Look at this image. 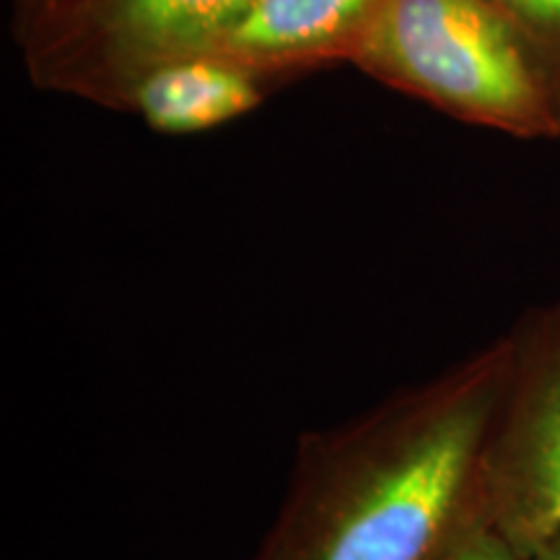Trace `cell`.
<instances>
[{
	"mask_svg": "<svg viewBox=\"0 0 560 560\" xmlns=\"http://www.w3.org/2000/svg\"><path fill=\"white\" fill-rule=\"evenodd\" d=\"M52 0H13V11H16V30L24 26L26 21L37 16L42 9H47Z\"/></svg>",
	"mask_w": 560,
	"mask_h": 560,
	"instance_id": "9",
	"label": "cell"
},
{
	"mask_svg": "<svg viewBox=\"0 0 560 560\" xmlns=\"http://www.w3.org/2000/svg\"><path fill=\"white\" fill-rule=\"evenodd\" d=\"M384 0H249L213 50L272 81L350 62Z\"/></svg>",
	"mask_w": 560,
	"mask_h": 560,
	"instance_id": "6",
	"label": "cell"
},
{
	"mask_svg": "<svg viewBox=\"0 0 560 560\" xmlns=\"http://www.w3.org/2000/svg\"><path fill=\"white\" fill-rule=\"evenodd\" d=\"M488 520L524 558L560 532V342L488 450Z\"/></svg>",
	"mask_w": 560,
	"mask_h": 560,
	"instance_id": "4",
	"label": "cell"
},
{
	"mask_svg": "<svg viewBox=\"0 0 560 560\" xmlns=\"http://www.w3.org/2000/svg\"><path fill=\"white\" fill-rule=\"evenodd\" d=\"M501 380L482 361L325 439L257 560H439L488 516Z\"/></svg>",
	"mask_w": 560,
	"mask_h": 560,
	"instance_id": "1",
	"label": "cell"
},
{
	"mask_svg": "<svg viewBox=\"0 0 560 560\" xmlns=\"http://www.w3.org/2000/svg\"><path fill=\"white\" fill-rule=\"evenodd\" d=\"M350 66L457 120L560 136V104L535 55L486 0H384Z\"/></svg>",
	"mask_w": 560,
	"mask_h": 560,
	"instance_id": "2",
	"label": "cell"
},
{
	"mask_svg": "<svg viewBox=\"0 0 560 560\" xmlns=\"http://www.w3.org/2000/svg\"><path fill=\"white\" fill-rule=\"evenodd\" d=\"M272 83L260 70L226 52L200 50L132 70L102 104L136 112L156 132L190 136L257 109Z\"/></svg>",
	"mask_w": 560,
	"mask_h": 560,
	"instance_id": "5",
	"label": "cell"
},
{
	"mask_svg": "<svg viewBox=\"0 0 560 560\" xmlns=\"http://www.w3.org/2000/svg\"><path fill=\"white\" fill-rule=\"evenodd\" d=\"M249 0H52L19 26L37 86L104 102L132 70L213 50Z\"/></svg>",
	"mask_w": 560,
	"mask_h": 560,
	"instance_id": "3",
	"label": "cell"
},
{
	"mask_svg": "<svg viewBox=\"0 0 560 560\" xmlns=\"http://www.w3.org/2000/svg\"><path fill=\"white\" fill-rule=\"evenodd\" d=\"M535 55L560 104V0H486Z\"/></svg>",
	"mask_w": 560,
	"mask_h": 560,
	"instance_id": "7",
	"label": "cell"
},
{
	"mask_svg": "<svg viewBox=\"0 0 560 560\" xmlns=\"http://www.w3.org/2000/svg\"><path fill=\"white\" fill-rule=\"evenodd\" d=\"M529 560H560V532L556 537H550L548 542L540 545Z\"/></svg>",
	"mask_w": 560,
	"mask_h": 560,
	"instance_id": "10",
	"label": "cell"
},
{
	"mask_svg": "<svg viewBox=\"0 0 560 560\" xmlns=\"http://www.w3.org/2000/svg\"><path fill=\"white\" fill-rule=\"evenodd\" d=\"M439 560H527L511 545L488 516L475 522Z\"/></svg>",
	"mask_w": 560,
	"mask_h": 560,
	"instance_id": "8",
	"label": "cell"
}]
</instances>
